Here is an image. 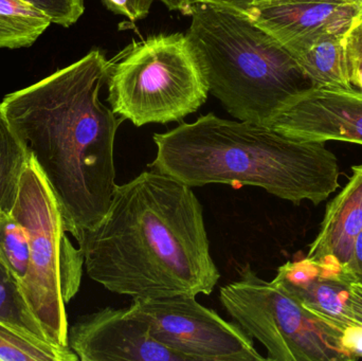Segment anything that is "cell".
<instances>
[{"instance_id":"27","label":"cell","mask_w":362,"mask_h":361,"mask_svg":"<svg viewBox=\"0 0 362 361\" xmlns=\"http://www.w3.org/2000/svg\"><path fill=\"white\" fill-rule=\"evenodd\" d=\"M278 2H315V4H358L362 6V0H272Z\"/></svg>"},{"instance_id":"29","label":"cell","mask_w":362,"mask_h":361,"mask_svg":"<svg viewBox=\"0 0 362 361\" xmlns=\"http://www.w3.org/2000/svg\"><path fill=\"white\" fill-rule=\"evenodd\" d=\"M354 87L357 90L361 91L362 93V72L361 73H359L358 76H357L356 83H355Z\"/></svg>"},{"instance_id":"23","label":"cell","mask_w":362,"mask_h":361,"mask_svg":"<svg viewBox=\"0 0 362 361\" xmlns=\"http://www.w3.org/2000/svg\"><path fill=\"white\" fill-rule=\"evenodd\" d=\"M341 343L353 360L362 358V326L355 324L344 331Z\"/></svg>"},{"instance_id":"7","label":"cell","mask_w":362,"mask_h":361,"mask_svg":"<svg viewBox=\"0 0 362 361\" xmlns=\"http://www.w3.org/2000/svg\"><path fill=\"white\" fill-rule=\"evenodd\" d=\"M219 300L234 321L267 350L266 360H353L342 333L313 315L274 281L259 278L250 265L219 290Z\"/></svg>"},{"instance_id":"4","label":"cell","mask_w":362,"mask_h":361,"mask_svg":"<svg viewBox=\"0 0 362 361\" xmlns=\"http://www.w3.org/2000/svg\"><path fill=\"white\" fill-rule=\"evenodd\" d=\"M187 35L208 85L236 120L268 125L287 100L313 86L296 57L238 8L198 2Z\"/></svg>"},{"instance_id":"24","label":"cell","mask_w":362,"mask_h":361,"mask_svg":"<svg viewBox=\"0 0 362 361\" xmlns=\"http://www.w3.org/2000/svg\"><path fill=\"white\" fill-rule=\"evenodd\" d=\"M346 268L355 282L362 284V230L355 239L352 256Z\"/></svg>"},{"instance_id":"21","label":"cell","mask_w":362,"mask_h":361,"mask_svg":"<svg viewBox=\"0 0 362 361\" xmlns=\"http://www.w3.org/2000/svg\"><path fill=\"white\" fill-rule=\"evenodd\" d=\"M344 47H346L349 76L354 87L357 76L362 72V14L344 34Z\"/></svg>"},{"instance_id":"9","label":"cell","mask_w":362,"mask_h":361,"mask_svg":"<svg viewBox=\"0 0 362 361\" xmlns=\"http://www.w3.org/2000/svg\"><path fill=\"white\" fill-rule=\"evenodd\" d=\"M268 126L291 139L362 146V93L310 86L287 100Z\"/></svg>"},{"instance_id":"3","label":"cell","mask_w":362,"mask_h":361,"mask_svg":"<svg viewBox=\"0 0 362 361\" xmlns=\"http://www.w3.org/2000/svg\"><path fill=\"white\" fill-rule=\"evenodd\" d=\"M153 139L151 169L191 188L238 184L295 205H319L340 187L339 161L325 143L291 139L266 125L210 112Z\"/></svg>"},{"instance_id":"28","label":"cell","mask_w":362,"mask_h":361,"mask_svg":"<svg viewBox=\"0 0 362 361\" xmlns=\"http://www.w3.org/2000/svg\"><path fill=\"white\" fill-rule=\"evenodd\" d=\"M252 1L255 0H189V6L192 8L193 4H198V2H211V4H225V6H240Z\"/></svg>"},{"instance_id":"22","label":"cell","mask_w":362,"mask_h":361,"mask_svg":"<svg viewBox=\"0 0 362 361\" xmlns=\"http://www.w3.org/2000/svg\"><path fill=\"white\" fill-rule=\"evenodd\" d=\"M155 0H102L110 12L124 16L131 23L146 18Z\"/></svg>"},{"instance_id":"18","label":"cell","mask_w":362,"mask_h":361,"mask_svg":"<svg viewBox=\"0 0 362 361\" xmlns=\"http://www.w3.org/2000/svg\"><path fill=\"white\" fill-rule=\"evenodd\" d=\"M70 348L29 338L0 324V361H76Z\"/></svg>"},{"instance_id":"17","label":"cell","mask_w":362,"mask_h":361,"mask_svg":"<svg viewBox=\"0 0 362 361\" xmlns=\"http://www.w3.org/2000/svg\"><path fill=\"white\" fill-rule=\"evenodd\" d=\"M0 324H4L29 338L50 343L42 326L34 317L21 288L1 261H0Z\"/></svg>"},{"instance_id":"25","label":"cell","mask_w":362,"mask_h":361,"mask_svg":"<svg viewBox=\"0 0 362 361\" xmlns=\"http://www.w3.org/2000/svg\"><path fill=\"white\" fill-rule=\"evenodd\" d=\"M350 309L355 324L362 326V284L357 282L351 286Z\"/></svg>"},{"instance_id":"15","label":"cell","mask_w":362,"mask_h":361,"mask_svg":"<svg viewBox=\"0 0 362 361\" xmlns=\"http://www.w3.org/2000/svg\"><path fill=\"white\" fill-rule=\"evenodd\" d=\"M51 23L44 12L25 0H0V48L31 46Z\"/></svg>"},{"instance_id":"19","label":"cell","mask_w":362,"mask_h":361,"mask_svg":"<svg viewBox=\"0 0 362 361\" xmlns=\"http://www.w3.org/2000/svg\"><path fill=\"white\" fill-rule=\"evenodd\" d=\"M0 261L21 290L29 271V235L12 213L0 212Z\"/></svg>"},{"instance_id":"8","label":"cell","mask_w":362,"mask_h":361,"mask_svg":"<svg viewBox=\"0 0 362 361\" xmlns=\"http://www.w3.org/2000/svg\"><path fill=\"white\" fill-rule=\"evenodd\" d=\"M132 307L151 336L185 361L266 360L236 322L226 321L196 297L137 299Z\"/></svg>"},{"instance_id":"5","label":"cell","mask_w":362,"mask_h":361,"mask_svg":"<svg viewBox=\"0 0 362 361\" xmlns=\"http://www.w3.org/2000/svg\"><path fill=\"white\" fill-rule=\"evenodd\" d=\"M107 102L135 126L177 122L209 95L197 57L182 33L133 40L108 63Z\"/></svg>"},{"instance_id":"12","label":"cell","mask_w":362,"mask_h":361,"mask_svg":"<svg viewBox=\"0 0 362 361\" xmlns=\"http://www.w3.org/2000/svg\"><path fill=\"white\" fill-rule=\"evenodd\" d=\"M272 281L339 332L356 324L350 309L351 286L355 281L346 268L318 264L305 256L279 267Z\"/></svg>"},{"instance_id":"2","label":"cell","mask_w":362,"mask_h":361,"mask_svg":"<svg viewBox=\"0 0 362 361\" xmlns=\"http://www.w3.org/2000/svg\"><path fill=\"white\" fill-rule=\"evenodd\" d=\"M108 63L93 49L0 102L48 182L66 232L78 244L101 222L117 186L115 140L125 120L100 100Z\"/></svg>"},{"instance_id":"6","label":"cell","mask_w":362,"mask_h":361,"mask_svg":"<svg viewBox=\"0 0 362 361\" xmlns=\"http://www.w3.org/2000/svg\"><path fill=\"white\" fill-rule=\"evenodd\" d=\"M11 213L29 235V271L21 292L50 343L68 349L65 305L80 288L84 256L66 237L59 203L32 157Z\"/></svg>"},{"instance_id":"14","label":"cell","mask_w":362,"mask_h":361,"mask_svg":"<svg viewBox=\"0 0 362 361\" xmlns=\"http://www.w3.org/2000/svg\"><path fill=\"white\" fill-rule=\"evenodd\" d=\"M293 57L313 86L354 88L349 76L344 34L322 36Z\"/></svg>"},{"instance_id":"13","label":"cell","mask_w":362,"mask_h":361,"mask_svg":"<svg viewBox=\"0 0 362 361\" xmlns=\"http://www.w3.org/2000/svg\"><path fill=\"white\" fill-rule=\"evenodd\" d=\"M362 230V165L335 199L327 203L325 218L306 258L321 265L346 268L355 239Z\"/></svg>"},{"instance_id":"1","label":"cell","mask_w":362,"mask_h":361,"mask_svg":"<svg viewBox=\"0 0 362 361\" xmlns=\"http://www.w3.org/2000/svg\"><path fill=\"white\" fill-rule=\"evenodd\" d=\"M78 247L91 280L133 300L209 296L221 279L202 203L191 187L156 170L117 184Z\"/></svg>"},{"instance_id":"26","label":"cell","mask_w":362,"mask_h":361,"mask_svg":"<svg viewBox=\"0 0 362 361\" xmlns=\"http://www.w3.org/2000/svg\"><path fill=\"white\" fill-rule=\"evenodd\" d=\"M161 4H165L169 10L180 11L183 15L189 16L191 6H189V0H157Z\"/></svg>"},{"instance_id":"20","label":"cell","mask_w":362,"mask_h":361,"mask_svg":"<svg viewBox=\"0 0 362 361\" xmlns=\"http://www.w3.org/2000/svg\"><path fill=\"white\" fill-rule=\"evenodd\" d=\"M44 12L52 23L71 27L84 14V0H25Z\"/></svg>"},{"instance_id":"16","label":"cell","mask_w":362,"mask_h":361,"mask_svg":"<svg viewBox=\"0 0 362 361\" xmlns=\"http://www.w3.org/2000/svg\"><path fill=\"white\" fill-rule=\"evenodd\" d=\"M31 155L16 135L0 104V212L11 213L19 182Z\"/></svg>"},{"instance_id":"11","label":"cell","mask_w":362,"mask_h":361,"mask_svg":"<svg viewBox=\"0 0 362 361\" xmlns=\"http://www.w3.org/2000/svg\"><path fill=\"white\" fill-rule=\"evenodd\" d=\"M248 16L291 54L329 34H346L362 14L358 4L255 0L232 6Z\"/></svg>"},{"instance_id":"10","label":"cell","mask_w":362,"mask_h":361,"mask_svg":"<svg viewBox=\"0 0 362 361\" xmlns=\"http://www.w3.org/2000/svg\"><path fill=\"white\" fill-rule=\"evenodd\" d=\"M68 345L81 361H185L157 343L133 307H105L78 318Z\"/></svg>"}]
</instances>
